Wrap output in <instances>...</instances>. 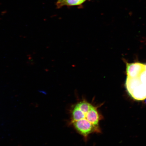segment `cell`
Returning a JSON list of instances; mask_svg holds the SVG:
<instances>
[{
    "label": "cell",
    "mask_w": 146,
    "mask_h": 146,
    "mask_svg": "<svg viewBox=\"0 0 146 146\" xmlns=\"http://www.w3.org/2000/svg\"><path fill=\"white\" fill-rule=\"evenodd\" d=\"M63 1V0H58L57 3H59L60 2H61L62 1Z\"/></svg>",
    "instance_id": "4"
},
{
    "label": "cell",
    "mask_w": 146,
    "mask_h": 146,
    "mask_svg": "<svg viewBox=\"0 0 146 146\" xmlns=\"http://www.w3.org/2000/svg\"><path fill=\"white\" fill-rule=\"evenodd\" d=\"M125 86L129 95L137 100L146 99V64L126 63Z\"/></svg>",
    "instance_id": "2"
},
{
    "label": "cell",
    "mask_w": 146,
    "mask_h": 146,
    "mask_svg": "<svg viewBox=\"0 0 146 146\" xmlns=\"http://www.w3.org/2000/svg\"><path fill=\"white\" fill-rule=\"evenodd\" d=\"M87 0H63L59 3H56L57 8H60L63 6H78L82 5Z\"/></svg>",
    "instance_id": "3"
},
{
    "label": "cell",
    "mask_w": 146,
    "mask_h": 146,
    "mask_svg": "<svg viewBox=\"0 0 146 146\" xmlns=\"http://www.w3.org/2000/svg\"><path fill=\"white\" fill-rule=\"evenodd\" d=\"M101 106L83 99L71 108L69 125L83 137L85 141H87L91 134L102 132L100 123L103 117L99 110Z\"/></svg>",
    "instance_id": "1"
}]
</instances>
